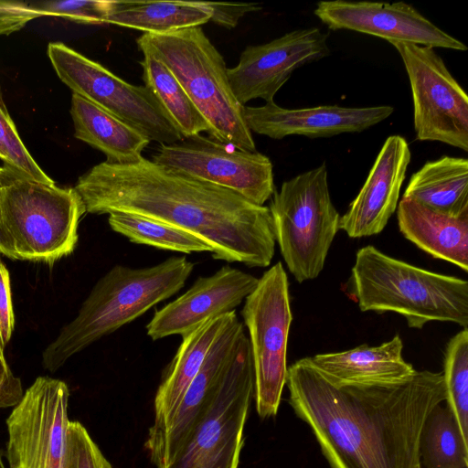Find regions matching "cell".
<instances>
[{"mask_svg":"<svg viewBox=\"0 0 468 468\" xmlns=\"http://www.w3.org/2000/svg\"><path fill=\"white\" fill-rule=\"evenodd\" d=\"M286 385L290 405L331 468H421L424 422L446 399L441 373L416 371L392 384H343L310 357L287 368Z\"/></svg>","mask_w":468,"mask_h":468,"instance_id":"1","label":"cell"},{"mask_svg":"<svg viewBox=\"0 0 468 468\" xmlns=\"http://www.w3.org/2000/svg\"><path fill=\"white\" fill-rule=\"evenodd\" d=\"M74 188L86 212L136 214L185 229L212 248L214 260L262 268L274 256L268 207L144 157L130 165L98 164Z\"/></svg>","mask_w":468,"mask_h":468,"instance_id":"2","label":"cell"},{"mask_svg":"<svg viewBox=\"0 0 468 468\" xmlns=\"http://www.w3.org/2000/svg\"><path fill=\"white\" fill-rule=\"evenodd\" d=\"M194 268L185 256L144 268L113 266L95 283L76 317L46 347L43 367L55 372L74 355L172 297Z\"/></svg>","mask_w":468,"mask_h":468,"instance_id":"3","label":"cell"},{"mask_svg":"<svg viewBox=\"0 0 468 468\" xmlns=\"http://www.w3.org/2000/svg\"><path fill=\"white\" fill-rule=\"evenodd\" d=\"M348 289L363 312H394L410 328L431 321L467 328L468 282L389 257L368 245L357 250Z\"/></svg>","mask_w":468,"mask_h":468,"instance_id":"4","label":"cell"},{"mask_svg":"<svg viewBox=\"0 0 468 468\" xmlns=\"http://www.w3.org/2000/svg\"><path fill=\"white\" fill-rule=\"evenodd\" d=\"M136 42L149 48L173 72L210 126L211 138L256 152L243 106L231 90L226 62L201 27L166 34L144 33Z\"/></svg>","mask_w":468,"mask_h":468,"instance_id":"5","label":"cell"},{"mask_svg":"<svg viewBox=\"0 0 468 468\" xmlns=\"http://www.w3.org/2000/svg\"><path fill=\"white\" fill-rule=\"evenodd\" d=\"M85 213L74 187L38 182L4 168L0 223L16 260L51 263L71 254Z\"/></svg>","mask_w":468,"mask_h":468,"instance_id":"6","label":"cell"},{"mask_svg":"<svg viewBox=\"0 0 468 468\" xmlns=\"http://www.w3.org/2000/svg\"><path fill=\"white\" fill-rule=\"evenodd\" d=\"M269 210L275 241L298 282L323 271L339 229L340 216L329 192L325 164L284 181Z\"/></svg>","mask_w":468,"mask_h":468,"instance_id":"7","label":"cell"},{"mask_svg":"<svg viewBox=\"0 0 468 468\" xmlns=\"http://www.w3.org/2000/svg\"><path fill=\"white\" fill-rule=\"evenodd\" d=\"M241 315L249 331L254 396L261 418L275 416L287 376V343L292 314L289 284L281 261L268 269L244 300Z\"/></svg>","mask_w":468,"mask_h":468,"instance_id":"8","label":"cell"},{"mask_svg":"<svg viewBox=\"0 0 468 468\" xmlns=\"http://www.w3.org/2000/svg\"><path fill=\"white\" fill-rule=\"evenodd\" d=\"M47 53L56 74L74 94L133 127L150 142L169 144L184 139L146 87L128 83L64 43H49Z\"/></svg>","mask_w":468,"mask_h":468,"instance_id":"9","label":"cell"},{"mask_svg":"<svg viewBox=\"0 0 468 468\" xmlns=\"http://www.w3.org/2000/svg\"><path fill=\"white\" fill-rule=\"evenodd\" d=\"M253 395V363L244 333L207 413L186 444L164 468H238Z\"/></svg>","mask_w":468,"mask_h":468,"instance_id":"10","label":"cell"},{"mask_svg":"<svg viewBox=\"0 0 468 468\" xmlns=\"http://www.w3.org/2000/svg\"><path fill=\"white\" fill-rule=\"evenodd\" d=\"M406 69L419 141H436L468 151V96L434 48L391 43Z\"/></svg>","mask_w":468,"mask_h":468,"instance_id":"11","label":"cell"},{"mask_svg":"<svg viewBox=\"0 0 468 468\" xmlns=\"http://www.w3.org/2000/svg\"><path fill=\"white\" fill-rule=\"evenodd\" d=\"M69 390L65 382L39 377L6 420L9 468H64Z\"/></svg>","mask_w":468,"mask_h":468,"instance_id":"12","label":"cell"},{"mask_svg":"<svg viewBox=\"0 0 468 468\" xmlns=\"http://www.w3.org/2000/svg\"><path fill=\"white\" fill-rule=\"evenodd\" d=\"M152 161L187 176L229 189L263 206L275 191L273 166L259 152H248L197 135L160 144Z\"/></svg>","mask_w":468,"mask_h":468,"instance_id":"13","label":"cell"},{"mask_svg":"<svg viewBox=\"0 0 468 468\" xmlns=\"http://www.w3.org/2000/svg\"><path fill=\"white\" fill-rule=\"evenodd\" d=\"M328 34L318 27L290 31L270 42L248 46L228 69L231 90L244 106L254 99L274 101L278 90L300 67L330 54Z\"/></svg>","mask_w":468,"mask_h":468,"instance_id":"14","label":"cell"},{"mask_svg":"<svg viewBox=\"0 0 468 468\" xmlns=\"http://www.w3.org/2000/svg\"><path fill=\"white\" fill-rule=\"evenodd\" d=\"M314 15L332 30H352L387 40L458 51L467 46L447 34L413 5L371 1L327 0L316 4Z\"/></svg>","mask_w":468,"mask_h":468,"instance_id":"15","label":"cell"},{"mask_svg":"<svg viewBox=\"0 0 468 468\" xmlns=\"http://www.w3.org/2000/svg\"><path fill=\"white\" fill-rule=\"evenodd\" d=\"M258 282L252 274L229 265L198 277L183 294L155 311L146 334L154 341L175 335L183 337L206 320L233 311Z\"/></svg>","mask_w":468,"mask_h":468,"instance_id":"16","label":"cell"},{"mask_svg":"<svg viewBox=\"0 0 468 468\" xmlns=\"http://www.w3.org/2000/svg\"><path fill=\"white\" fill-rule=\"evenodd\" d=\"M242 323L233 311L212 344L197 374L187 388L161 442L149 455L156 468L168 465L188 441L205 418L233 360L241 335Z\"/></svg>","mask_w":468,"mask_h":468,"instance_id":"17","label":"cell"},{"mask_svg":"<svg viewBox=\"0 0 468 468\" xmlns=\"http://www.w3.org/2000/svg\"><path fill=\"white\" fill-rule=\"evenodd\" d=\"M393 112L394 108L388 105L287 109L271 101L261 106L244 105L243 118L251 133L281 140L289 135L319 138L361 133L386 120Z\"/></svg>","mask_w":468,"mask_h":468,"instance_id":"18","label":"cell"},{"mask_svg":"<svg viewBox=\"0 0 468 468\" xmlns=\"http://www.w3.org/2000/svg\"><path fill=\"white\" fill-rule=\"evenodd\" d=\"M410 158L406 139L388 136L358 194L340 217L339 229L350 238L380 233L397 209Z\"/></svg>","mask_w":468,"mask_h":468,"instance_id":"19","label":"cell"},{"mask_svg":"<svg viewBox=\"0 0 468 468\" xmlns=\"http://www.w3.org/2000/svg\"><path fill=\"white\" fill-rule=\"evenodd\" d=\"M234 311V310H233ZM233 311L206 320L182 337L155 393L154 418L145 448L149 454L161 442L190 383L200 369L215 339L229 322Z\"/></svg>","mask_w":468,"mask_h":468,"instance_id":"20","label":"cell"},{"mask_svg":"<svg viewBox=\"0 0 468 468\" xmlns=\"http://www.w3.org/2000/svg\"><path fill=\"white\" fill-rule=\"evenodd\" d=\"M399 335L377 346L367 345L310 357L330 380L343 384H392L411 378L416 370L402 356Z\"/></svg>","mask_w":468,"mask_h":468,"instance_id":"21","label":"cell"},{"mask_svg":"<svg viewBox=\"0 0 468 468\" xmlns=\"http://www.w3.org/2000/svg\"><path fill=\"white\" fill-rule=\"evenodd\" d=\"M403 236L440 260L468 270V216L452 217L402 198L397 207Z\"/></svg>","mask_w":468,"mask_h":468,"instance_id":"22","label":"cell"},{"mask_svg":"<svg viewBox=\"0 0 468 468\" xmlns=\"http://www.w3.org/2000/svg\"><path fill=\"white\" fill-rule=\"evenodd\" d=\"M70 115L74 137L103 153L105 162L130 165L144 157L146 136L78 94L72 93Z\"/></svg>","mask_w":468,"mask_h":468,"instance_id":"23","label":"cell"},{"mask_svg":"<svg viewBox=\"0 0 468 468\" xmlns=\"http://www.w3.org/2000/svg\"><path fill=\"white\" fill-rule=\"evenodd\" d=\"M402 198L452 217L468 216V160L443 155L413 173Z\"/></svg>","mask_w":468,"mask_h":468,"instance_id":"24","label":"cell"},{"mask_svg":"<svg viewBox=\"0 0 468 468\" xmlns=\"http://www.w3.org/2000/svg\"><path fill=\"white\" fill-rule=\"evenodd\" d=\"M210 21V11L197 1H108L106 24L147 34H166L201 27Z\"/></svg>","mask_w":468,"mask_h":468,"instance_id":"25","label":"cell"},{"mask_svg":"<svg viewBox=\"0 0 468 468\" xmlns=\"http://www.w3.org/2000/svg\"><path fill=\"white\" fill-rule=\"evenodd\" d=\"M144 55V87L154 95L183 136L190 138L211 129L169 68L146 46L137 44Z\"/></svg>","mask_w":468,"mask_h":468,"instance_id":"26","label":"cell"},{"mask_svg":"<svg viewBox=\"0 0 468 468\" xmlns=\"http://www.w3.org/2000/svg\"><path fill=\"white\" fill-rule=\"evenodd\" d=\"M436 405L428 415L420 441L425 468H467L468 442L447 405Z\"/></svg>","mask_w":468,"mask_h":468,"instance_id":"27","label":"cell"},{"mask_svg":"<svg viewBox=\"0 0 468 468\" xmlns=\"http://www.w3.org/2000/svg\"><path fill=\"white\" fill-rule=\"evenodd\" d=\"M108 223L114 232L133 243L186 254L213 251L205 240L195 234L144 216L112 212Z\"/></svg>","mask_w":468,"mask_h":468,"instance_id":"28","label":"cell"},{"mask_svg":"<svg viewBox=\"0 0 468 468\" xmlns=\"http://www.w3.org/2000/svg\"><path fill=\"white\" fill-rule=\"evenodd\" d=\"M442 378L446 405L468 442V329L463 328L446 346Z\"/></svg>","mask_w":468,"mask_h":468,"instance_id":"29","label":"cell"},{"mask_svg":"<svg viewBox=\"0 0 468 468\" xmlns=\"http://www.w3.org/2000/svg\"><path fill=\"white\" fill-rule=\"evenodd\" d=\"M0 159L11 173L46 184L55 182L41 169L24 144L3 100L0 87Z\"/></svg>","mask_w":468,"mask_h":468,"instance_id":"30","label":"cell"},{"mask_svg":"<svg viewBox=\"0 0 468 468\" xmlns=\"http://www.w3.org/2000/svg\"><path fill=\"white\" fill-rule=\"evenodd\" d=\"M64 468H112L79 421L68 425Z\"/></svg>","mask_w":468,"mask_h":468,"instance_id":"31","label":"cell"},{"mask_svg":"<svg viewBox=\"0 0 468 468\" xmlns=\"http://www.w3.org/2000/svg\"><path fill=\"white\" fill-rule=\"evenodd\" d=\"M37 8L44 16H59L81 24L101 25L106 24L108 1H57L43 4Z\"/></svg>","mask_w":468,"mask_h":468,"instance_id":"32","label":"cell"},{"mask_svg":"<svg viewBox=\"0 0 468 468\" xmlns=\"http://www.w3.org/2000/svg\"><path fill=\"white\" fill-rule=\"evenodd\" d=\"M44 16L37 8L26 3L0 1V36H7L22 29L33 19Z\"/></svg>","mask_w":468,"mask_h":468,"instance_id":"33","label":"cell"},{"mask_svg":"<svg viewBox=\"0 0 468 468\" xmlns=\"http://www.w3.org/2000/svg\"><path fill=\"white\" fill-rule=\"evenodd\" d=\"M203 5L210 11V21L228 29L234 28L247 14L262 9V5L258 3L203 2Z\"/></svg>","mask_w":468,"mask_h":468,"instance_id":"34","label":"cell"},{"mask_svg":"<svg viewBox=\"0 0 468 468\" xmlns=\"http://www.w3.org/2000/svg\"><path fill=\"white\" fill-rule=\"evenodd\" d=\"M15 327L9 272L0 259V349L9 342Z\"/></svg>","mask_w":468,"mask_h":468,"instance_id":"35","label":"cell"},{"mask_svg":"<svg viewBox=\"0 0 468 468\" xmlns=\"http://www.w3.org/2000/svg\"><path fill=\"white\" fill-rule=\"evenodd\" d=\"M24 389L20 378L11 371L0 349V408L16 406L24 396Z\"/></svg>","mask_w":468,"mask_h":468,"instance_id":"36","label":"cell"},{"mask_svg":"<svg viewBox=\"0 0 468 468\" xmlns=\"http://www.w3.org/2000/svg\"><path fill=\"white\" fill-rule=\"evenodd\" d=\"M4 168L0 166V188L3 182ZM0 254H3L12 260H16L15 252L12 244L4 231L0 223Z\"/></svg>","mask_w":468,"mask_h":468,"instance_id":"37","label":"cell"},{"mask_svg":"<svg viewBox=\"0 0 468 468\" xmlns=\"http://www.w3.org/2000/svg\"><path fill=\"white\" fill-rule=\"evenodd\" d=\"M0 468H4V465H3V463L1 461V458H0Z\"/></svg>","mask_w":468,"mask_h":468,"instance_id":"38","label":"cell"}]
</instances>
